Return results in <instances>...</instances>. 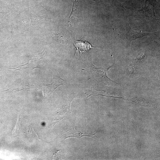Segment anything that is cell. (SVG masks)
Instances as JSON below:
<instances>
[{
    "instance_id": "6da1fadb",
    "label": "cell",
    "mask_w": 160,
    "mask_h": 160,
    "mask_svg": "<svg viewBox=\"0 0 160 160\" xmlns=\"http://www.w3.org/2000/svg\"><path fill=\"white\" fill-rule=\"evenodd\" d=\"M74 45L76 48L77 52L80 55L83 53L87 52L91 48H94L90 43L85 41H76Z\"/></svg>"
},
{
    "instance_id": "7a4b0ae2",
    "label": "cell",
    "mask_w": 160,
    "mask_h": 160,
    "mask_svg": "<svg viewBox=\"0 0 160 160\" xmlns=\"http://www.w3.org/2000/svg\"><path fill=\"white\" fill-rule=\"evenodd\" d=\"M156 33H146L139 31L130 28L128 32V39L130 40H133L145 36L150 35Z\"/></svg>"
},
{
    "instance_id": "52a82bcc",
    "label": "cell",
    "mask_w": 160,
    "mask_h": 160,
    "mask_svg": "<svg viewBox=\"0 0 160 160\" xmlns=\"http://www.w3.org/2000/svg\"><path fill=\"white\" fill-rule=\"evenodd\" d=\"M18 130V116H17V119L16 125L13 129L12 134L15 135L17 133Z\"/></svg>"
},
{
    "instance_id": "3957f363",
    "label": "cell",
    "mask_w": 160,
    "mask_h": 160,
    "mask_svg": "<svg viewBox=\"0 0 160 160\" xmlns=\"http://www.w3.org/2000/svg\"><path fill=\"white\" fill-rule=\"evenodd\" d=\"M95 134V133L93 135H88L76 130L73 127V129H70L66 132L63 138L64 139H65L71 137L80 138L83 137L87 136L92 137V136L93 135Z\"/></svg>"
},
{
    "instance_id": "ba28073f",
    "label": "cell",
    "mask_w": 160,
    "mask_h": 160,
    "mask_svg": "<svg viewBox=\"0 0 160 160\" xmlns=\"http://www.w3.org/2000/svg\"><path fill=\"white\" fill-rule=\"evenodd\" d=\"M28 63L26 64L19 66L15 68H9V69H16L17 70H20L21 69H23V68H25V67H27H27L28 68V67H27V66L29 65V63Z\"/></svg>"
},
{
    "instance_id": "277c9868",
    "label": "cell",
    "mask_w": 160,
    "mask_h": 160,
    "mask_svg": "<svg viewBox=\"0 0 160 160\" xmlns=\"http://www.w3.org/2000/svg\"><path fill=\"white\" fill-rule=\"evenodd\" d=\"M64 84H56L53 82L49 84H44L42 86L41 88L42 89L43 94L49 95L52 93L60 85Z\"/></svg>"
},
{
    "instance_id": "8992f818",
    "label": "cell",
    "mask_w": 160,
    "mask_h": 160,
    "mask_svg": "<svg viewBox=\"0 0 160 160\" xmlns=\"http://www.w3.org/2000/svg\"><path fill=\"white\" fill-rule=\"evenodd\" d=\"M135 65L133 64L129 65L127 69V73L130 74L133 73L135 71Z\"/></svg>"
},
{
    "instance_id": "5b68a950",
    "label": "cell",
    "mask_w": 160,
    "mask_h": 160,
    "mask_svg": "<svg viewBox=\"0 0 160 160\" xmlns=\"http://www.w3.org/2000/svg\"><path fill=\"white\" fill-rule=\"evenodd\" d=\"M44 50L41 53H36L33 56L31 61H30V62L31 63V65L33 64V65H36V68L38 67L36 66L37 63L41 59L44 58L43 57L44 54Z\"/></svg>"
}]
</instances>
